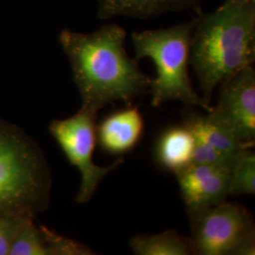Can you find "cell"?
<instances>
[{"mask_svg":"<svg viewBox=\"0 0 255 255\" xmlns=\"http://www.w3.org/2000/svg\"><path fill=\"white\" fill-rule=\"evenodd\" d=\"M89 247L60 236L34 219H29L12 240L9 255H92Z\"/></svg>","mask_w":255,"mask_h":255,"instance_id":"10","label":"cell"},{"mask_svg":"<svg viewBox=\"0 0 255 255\" xmlns=\"http://www.w3.org/2000/svg\"><path fill=\"white\" fill-rule=\"evenodd\" d=\"M144 128L142 114L138 107L130 105L111 114L97 125V141L109 154H126L137 146Z\"/></svg>","mask_w":255,"mask_h":255,"instance_id":"11","label":"cell"},{"mask_svg":"<svg viewBox=\"0 0 255 255\" xmlns=\"http://www.w3.org/2000/svg\"><path fill=\"white\" fill-rule=\"evenodd\" d=\"M129 247L136 255H194L189 238L175 230L152 236H135L130 239Z\"/></svg>","mask_w":255,"mask_h":255,"instance_id":"14","label":"cell"},{"mask_svg":"<svg viewBox=\"0 0 255 255\" xmlns=\"http://www.w3.org/2000/svg\"><path fill=\"white\" fill-rule=\"evenodd\" d=\"M255 154L252 147L237 155L231 170L230 195H255Z\"/></svg>","mask_w":255,"mask_h":255,"instance_id":"15","label":"cell"},{"mask_svg":"<svg viewBox=\"0 0 255 255\" xmlns=\"http://www.w3.org/2000/svg\"><path fill=\"white\" fill-rule=\"evenodd\" d=\"M194 255H251L255 253V222L252 214L237 202L188 213Z\"/></svg>","mask_w":255,"mask_h":255,"instance_id":"5","label":"cell"},{"mask_svg":"<svg viewBox=\"0 0 255 255\" xmlns=\"http://www.w3.org/2000/svg\"><path fill=\"white\" fill-rule=\"evenodd\" d=\"M233 164L192 163L175 174L188 213L226 201L230 196Z\"/></svg>","mask_w":255,"mask_h":255,"instance_id":"8","label":"cell"},{"mask_svg":"<svg viewBox=\"0 0 255 255\" xmlns=\"http://www.w3.org/2000/svg\"><path fill=\"white\" fill-rule=\"evenodd\" d=\"M194 21L173 27L147 29L131 34L135 60L149 58L156 67L148 92L151 105L161 106L167 101H181L209 113L212 106L199 96L189 78L190 43Z\"/></svg>","mask_w":255,"mask_h":255,"instance_id":"4","label":"cell"},{"mask_svg":"<svg viewBox=\"0 0 255 255\" xmlns=\"http://www.w3.org/2000/svg\"><path fill=\"white\" fill-rule=\"evenodd\" d=\"M219 101L207 115L242 144L255 142V71L253 65L222 82Z\"/></svg>","mask_w":255,"mask_h":255,"instance_id":"7","label":"cell"},{"mask_svg":"<svg viewBox=\"0 0 255 255\" xmlns=\"http://www.w3.org/2000/svg\"><path fill=\"white\" fill-rule=\"evenodd\" d=\"M33 218H5L0 219V255H9V248L19 231Z\"/></svg>","mask_w":255,"mask_h":255,"instance_id":"16","label":"cell"},{"mask_svg":"<svg viewBox=\"0 0 255 255\" xmlns=\"http://www.w3.org/2000/svg\"><path fill=\"white\" fill-rule=\"evenodd\" d=\"M97 116L95 111L82 107L72 117L53 120L49 132L63 150L68 162L79 169L82 182L76 197L79 203L91 200L102 180L123 163L120 158L109 166L94 163L93 153L97 143Z\"/></svg>","mask_w":255,"mask_h":255,"instance_id":"6","label":"cell"},{"mask_svg":"<svg viewBox=\"0 0 255 255\" xmlns=\"http://www.w3.org/2000/svg\"><path fill=\"white\" fill-rule=\"evenodd\" d=\"M51 177L36 143L0 119V219L33 218L48 206Z\"/></svg>","mask_w":255,"mask_h":255,"instance_id":"3","label":"cell"},{"mask_svg":"<svg viewBox=\"0 0 255 255\" xmlns=\"http://www.w3.org/2000/svg\"><path fill=\"white\" fill-rule=\"evenodd\" d=\"M126 38V30L117 24L103 25L91 33L60 32L59 42L71 65L82 107L98 113L117 101L130 106L148 92L151 79L128 54Z\"/></svg>","mask_w":255,"mask_h":255,"instance_id":"1","label":"cell"},{"mask_svg":"<svg viewBox=\"0 0 255 255\" xmlns=\"http://www.w3.org/2000/svg\"><path fill=\"white\" fill-rule=\"evenodd\" d=\"M190 65L209 104L225 80L255 60V0H225L213 12L193 19Z\"/></svg>","mask_w":255,"mask_h":255,"instance_id":"2","label":"cell"},{"mask_svg":"<svg viewBox=\"0 0 255 255\" xmlns=\"http://www.w3.org/2000/svg\"><path fill=\"white\" fill-rule=\"evenodd\" d=\"M98 16L101 20L128 16L154 18L170 11L190 9L201 11L202 0H96Z\"/></svg>","mask_w":255,"mask_h":255,"instance_id":"12","label":"cell"},{"mask_svg":"<svg viewBox=\"0 0 255 255\" xmlns=\"http://www.w3.org/2000/svg\"><path fill=\"white\" fill-rule=\"evenodd\" d=\"M182 124L191 130L195 139L193 163L232 164L243 149L252 147L230 135L208 115L189 113Z\"/></svg>","mask_w":255,"mask_h":255,"instance_id":"9","label":"cell"},{"mask_svg":"<svg viewBox=\"0 0 255 255\" xmlns=\"http://www.w3.org/2000/svg\"><path fill=\"white\" fill-rule=\"evenodd\" d=\"M195 139L184 124L168 128L158 138L155 158L164 169L176 174L193 163Z\"/></svg>","mask_w":255,"mask_h":255,"instance_id":"13","label":"cell"}]
</instances>
